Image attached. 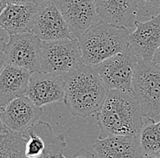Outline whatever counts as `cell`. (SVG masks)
I'll return each mask as SVG.
<instances>
[{"label":"cell","mask_w":160,"mask_h":158,"mask_svg":"<svg viewBox=\"0 0 160 158\" xmlns=\"http://www.w3.org/2000/svg\"><path fill=\"white\" fill-rule=\"evenodd\" d=\"M55 2H56V0H34V3H36L39 7H45V6H48L50 4H53Z\"/></svg>","instance_id":"cell-25"},{"label":"cell","mask_w":160,"mask_h":158,"mask_svg":"<svg viewBox=\"0 0 160 158\" xmlns=\"http://www.w3.org/2000/svg\"><path fill=\"white\" fill-rule=\"evenodd\" d=\"M160 46V14L148 21H137L134 30H130L128 48L138 57L152 61Z\"/></svg>","instance_id":"cell-11"},{"label":"cell","mask_w":160,"mask_h":158,"mask_svg":"<svg viewBox=\"0 0 160 158\" xmlns=\"http://www.w3.org/2000/svg\"><path fill=\"white\" fill-rule=\"evenodd\" d=\"M2 112H3V108L0 107V135L11 132L9 129L8 128V126L5 124L4 121H3V118H2Z\"/></svg>","instance_id":"cell-23"},{"label":"cell","mask_w":160,"mask_h":158,"mask_svg":"<svg viewBox=\"0 0 160 158\" xmlns=\"http://www.w3.org/2000/svg\"><path fill=\"white\" fill-rule=\"evenodd\" d=\"M138 60V57L128 48L93 67L108 90L132 91V80Z\"/></svg>","instance_id":"cell-7"},{"label":"cell","mask_w":160,"mask_h":158,"mask_svg":"<svg viewBox=\"0 0 160 158\" xmlns=\"http://www.w3.org/2000/svg\"><path fill=\"white\" fill-rule=\"evenodd\" d=\"M100 21L132 30L137 23L134 0H95Z\"/></svg>","instance_id":"cell-15"},{"label":"cell","mask_w":160,"mask_h":158,"mask_svg":"<svg viewBox=\"0 0 160 158\" xmlns=\"http://www.w3.org/2000/svg\"><path fill=\"white\" fill-rule=\"evenodd\" d=\"M83 63L78 40L42 41L41 71L67 75Z\"/></svg>","instance_id":"cell-6"},{"label":"cell","mask_w":160,"mask_h":158,"mask_svg":"<svg viewBox=\"0 0 160 158\" xmlns=\"http://www.w3.org/2000/svg\"><path fill=\"white\" fill-rule=\"evenodd\" d=\"M130 30L99 21L90 27L79 39L83 62L94 66L128 49Z\"/></svg>","instance_id":"cell-3"},{"label":"cell","mask_w":160,"mask_h":158,"mask_svg":"<svg viewBox=\"0 0 160 158\" xmlns=\"http://www.w3.org/2000/svg\"><path fill=\"white\" fill-rule=\"evenodd\" d=\"M65 83L66 75L35 71L30 76L26 96L38 107L53 104L64 101Z\"/></svg>","instance_id":"cell-10"},{"label":"cell","mask_w":160,"mask_h":158,"mask_svg":"<svg viewBox=\"0 0 160 158\" xmlns=\"http://www.w3.org/2000/svg\"><path fill=\"white\" fill-rule=\"evenodd\" d=\"M20 134L27 158H57L68 146L65 135L56 133L50 123L41 120Z\"/></svg>","instance_id":"cell-5"},{"label":"cell","mask_w":160,"mask_h":158,"mask_svg":"<svg viewBox=\"0 0 160 158\" xmlns=\"http://www.w3.org/2000/svg\"><path fill=\"white\" fill-rule=\"evenodd\" d=\"M39 8L36 3L8 5L0 15V28L9 36L32 32L35 17Z\"/></svg>","instance_id":"cell-16"},{"label":"cell","mask_w":160,"mask_h":158,"mask_svg":"<svg viewBox=\"0 0 160 158\" xmlns=\"http://www.w3.org/2000/svg\"><path fill=\"white\" fill-rule=\"evenodd\" d=\"M0 158H27L20 133L9 132L0 135Z\"/></svg>","instance_id":"cell-19"},{"label":"cell","mask_w":160,"mask_h":158,"mask_svg":"<svg viewBox=\"0 0 160 158\" xmlns=\"http://www.w3.org/2000/svg\"><path fill=\"white\" fill-rule=\"evenodd\" d=\"M8 5H25L34 3V0H6Z\"/></svg>","instance_id":"cell-24"},{"label":"cell","mask_w":160,"mask_h":158,"mask_svg":"<svg viewBox=\"0 0 160 158\" xmlns=\"http://www.w3.org/2000/svg\"><path fill=\"white\" fill-rule=\"evenodd\" d=\"M7 6H8V3L6 0H0V15L2 14V12L6 8Z\"/></svg>","instance_id":"cell-27"},{"label":"cell","mask_w":160,"mask_h":158,"mask_svg":"<svg viewBox=\"0 0 160 158\" xmlns=\"http://www.w3.org/2000/svg\"><path fill=\"white\" fill-rule=\"evenodd\" d=\"M57 158H67V157L63 155V153H61V154H59V155H58ZM73 158H96V156H95V155H94V154L90 153L89 151H88L87 149L82 148V149H80L79 151H78V152L75 154V155H74V157Z\"/></svg>","instance_id":"cell-22"},{"label":"cell","mask_w":160,"mask_h":158,"mask_svg":"<svg viewBox=\"0 0 160 158\" xmlns=\"http://www.w3.org/2000/svg\"><path fill=\"white\" fill-rule=\"evenodd\" d=\"M137 8V20L148 21L160 14V0H134Z\"/></svg>","instance_id":"cell-20"},{"label":"cell","mask_w":160,"mask_h":158,"mask_svg":"<svg viewBox=\"0 0 160 158\" xmlns=\"http://www.w3.org/2000/svg\"><path fill=\"white\" fill-rule=\"evenodd\" d=\"M8 65L6 55V43L3 38H0V73Z\"/></svg>","instance_id":"cell-21"},{"label":"cell","mask_w":160,"mask_h":158,"mask_svg":"<svg viewBox=\"0 0 160 158\" xmlns=\"http://www.w3.org/2000/svg\"><path fill=\"white\" fill-rule=\"evenodd\" d=\"M152 61H154L155 63L160 65V46L159 48L157 50V51H156V53H155V55H154V58H153V60H152Z\"/></svg>","instance_id":"cell-26"},{"label":"cell","mask_w":160,"mask_h":158,"mask_svg":"<svg viewBox=\"0 0 160 158\" xmlns=\"http://www.w3.org/2000/svg\"><path fill=\"white\" fill-rule=\"evenodd\" d=\"M32 72L27 69L7 65L0 73V107L26 95Z\"/></svg>","instance_id":"cell-17"},{"label":"cell","mask_w":160,"mask_h":158,"mask_svg":"<svg viewBox=\"0 0 160 158\" xmlns=\"http://www.w3.org/2000/svg\"><path fill=\"white\" fill-rule=\"evenodd\" d=\"M93 149L97 158H142V151L138 136L111 135L98 139Z\"/></svg>","instance_id":"cell-14"},{"label":"cell","mask_w":160,"mask_h":158,"mask_svg":"<svg viewBox=\"0 0 160 158\" xmlns=\"http://www.w3.org/2000/svg\"><path fill=\"white\" fill-rule=\"evenodd\" d=\"M132 92L145 118L160 114V65L138 59L132 80Z\"/></svg>","instance_id":"cell-4"},{"label":"cell","mask_w":160,"mask_h":158,"mask_svg":"<svg viewBox=\"0 0 160 158\" xmlns=\"http://www.w3.org/2000/svg\"><path fill=\"white\" fill-rule=\"evenodd\" d=\"M42 114V107L37 106L28 96L24 95L13 100L3 108L2 118L11 132L20 133L39 121Z\"/></svg>","instance_id":"cell-13"},{"label":"cell","mask_w":160,"mask_h":158,"mask_svg":"<svg viewBox=\"0 0 160 158\" xmlns=\"http://www.w3.org/2000/svg\"><path fill=\"white\" fill-rule=\"evenodd\" d=\"M139 103L132 91L108 90L97 122L100 129L98 138L111 135L138 136L144 124Z\"/></svg>","instance_id":"cell-1"},{"label":"cell","mask_w":160,"mask_h":158,"mask_svg":"<svg viewBox=\"0 0 160 158\" xmlns=\"http://www.w3.org/2000/svg\"><path fill=\"white\" fill-rule=\"evenodd\" d=\"M138 138L144 155H160V121L156 123L154 118H144Z\"/></svg>","instance_id":"cell-18"},{"label":"cell","mask_w":160,"mask_h":158,"mask_svg":"<svg viewBox=\"0 0 160 158\" xmlns=\"http://www.w3.org/2000/svg\"><path fill=\"white\" fill-rule=\"evenodd\" d=\"M108 89L93 66L83 63L66 75L64 103L69 112L81 118L97 113Z\"/></svg>","instance_id":"cell-2"},{"label":"cell","mask_w":160,"mask_h":158,"mask_svg":"<svg viewBox=\"0 0 160 158\" xmlns=\"http://www.w3.org/2000/svg\"><path fill=\"white\" fill-rule=\"evenodd\" d=\"M142 158H160L159 155H144Z\"/></svg>","instance_id":"cell-28"},{"label":"cell","mask_w":160,"mask_h":158,"mask_svg":"<svg viewBox=\"0 0 160 158\" xmlns=\"http://www.w3.org/2000/svg\"><path fill=\"white\" fill-rule=\"evenodd\" d=\"M55 4L66 20L73 39L78 40L90 27L100 21L95 0H56Z\"/></svg>","instance_id":"cell-9"},{"label":"cell","mask_w":160,"mask_h":158,"mask_svg":"<svg viewBox=\"0 0 160 158\" xmlns=\"http://www.w3.org/2000/svg\"><path fill=\"white\" fill-rule=\"evenodd\" d=\"M42 41L33 33L10 35L6 43V55L8 65L30 70L41 71Z\"/></svg>","instance_id":"cell-8"},{"label":"cell","mask_w":160,"mask_h":158,"mask_svg":"<svg viewBox=\"0 0 160 158\" xmlns=\"http://www.w3.org/2000/svg\"><path fill=\"white\" fill-rule=\"evenodd\" d=\"M31 33L41 41L73 39L66 20L55 3L40 7L36 14Z\"/></svg>","instance_id":"cell-12"}]
</instances>
